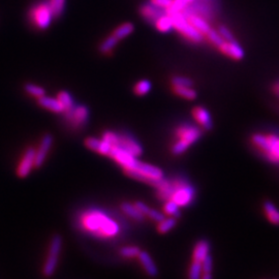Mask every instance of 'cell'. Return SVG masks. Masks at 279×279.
Returning a JSON list of instances; mask_svg holds the SVG:
<instances>
[{
	"mask_svg": "<svg viewBox=\"0 0 279 279\" xmlns=\"http://www.w3.org/2000/svg\"><path fill=\"white\" fill-rule=\"evenodd\" d=\"M251 142L269 162L279 165V135L255 133L251 137Z\"/></svg>",
	"mask_w": 279,
	"mask_h": 279,
	"instance_id": "2",
	"label": "cell"
},
{
	"mask_svg": "<svg viewBox=\"0 0 279 279\" xmlns=\"http://www.w3.org/2000/svg\"><path fill=\"white\" fill-rule=\"evenodd\" d=\"M186 18L189 21V23L204 35H206L207 32L211 29V26L208 23V21L198 15L190 14V15H187Z\"/></svg>",
	"mask_w": 279,
	"mask_h": 279,
	"instance_id": "19",
	"label": "cell"
},
{
	"mask_svg": "<svg viewBox=\"0 0 279 279\" xmlns=\"http://www.w3.org/2000/svg\"><path fill=\"white\" fill-rule=\"evenodd\" d=\"M140 252H141V250L136 246H125L120 249V254L126 258L137 257Z\"/></svg>",
	"mask_w": 279,
	"mask_h": 279,
	"instance_id": "36",
	"label": "cell"
},
{
	"mask_svg": "<svg viewBox=\"0 0 279 279\" xmlns=\"http://www.w3.org/2000/svg\"><path fill=\"white\" fill-rule=\"evenodd\" d=\"M121 209L127 216L136 222H143L145 218V215L138 210L135 205H132L130 203H123L121 205Z\"/></svg>",
	"mask_w": 279,
	"mask_h": 279,
	"instance_id": "22",
	"label": "cell"
},
{
	"mask_svg": "<svg viewBox=\"0 0 279 279\" xmlns=\"http://www.w3.org/2000/svg\"><path fill=\"white\" fill-rule=\"evenodd\" d=\"M218 49L221 50L222 53L225 55L235 59V60H241L244 57V50L242 47L235 41H225Z\"/></svg>",
	"mask_w": 279,
	"mask_h": 279,
	"instance_id": "14",
	"label": "cell"
},
{
	"mask_svg": "<svg viewBox=\"0 0 279 279\" xmlns=\"http://www.w3.org/2000/svg\"><path fill=\"white\" fill-rule=\"evenodd\" d=\"M155 28L162 32V33H168L170 31H172L174 29V25H173V20H172V16L169 14H165L163 16H161L154 23Z\"/></svg>",
	"mask_w": 279,
	"mask_h": 279,
	"instance_id": "21",
	"label": "cell"
},
{
	"mask_svg": "<svg viewBox=\"0 0 279 279\" xmlns=\"http://www.w3.org/2000/svg\"><path fill=\"white\" fill-rule=\"evenodd\" d=\"M209 249H210V247H209V243L207 241L205 240L200 241L193 249L192 260L203 262V260L209 254Z\"/></svg>",
	"mask_w": 279,
	"mask_h": 279,
	"instance_id": "24",
	"label": "cell"
},
{
	"mask_svg": "<svg viewBox=\"0 0 279 279\" xmlns=\"http://www.w3.org/2000/svg\"><path fill=\"white\" fill-rule=\"evenodd\" d=\"M217 30H218V32L221 33V35L224 37L225 41H233V39H235V37H234L232 31H231L228 27L222 25V26L218 27Z\"/></svg>",
	"mask_w": 279,
	"mask_h": 279,
	"instance_id": "41",
	"label": "cell"
},
{
	"mask_svg": "<svg viewBox=\"0 0 279 279\" xmlns=\"http://www.w3.org/2000/svg\"><path fill=\"white\" fill-rule=\"evenodd\" d=\"M24 88H25V91L28 94H30L31 96L36 97V98L45 95V93H46V91H45V89L43 87L34 85V84H26Z\"/></svg>",
	"mask_w": 279,
	"mask_h": 279,
	"instance_id": "34",
	"label": "cell"
},
{
	"mask_svg": "<svg viewBox=\"0 0 279 279\" xmlns=\"http://www.w3.org/2000/svg\"><path fill=\"white\" fill-rule=\"evenodd\" d=\"M147 216L150 217L152 221H154L156 223H160V222H162L165 218V215L162 212L153 210V209H150L148 214H147Z\"/></svg>",
	"mask_w": 279,
	"mask_h": 279,
	"instance_id": "43",
	"label": "cell"
},
{
	"mask_svg": "<svg viewBox=\"0 0 279 279\" xmlns=\"http://www.w3.org/2000/svg\"><path fill=\"white\" fill-rule=\"evenodd\" d=\"M201 134L202 132L200 128L193 125H188V124L181 125L176 130L177 140H181V141L186 142L189 146L197 141Z\"/></svg>",
	"mask_w": 279,
	"mask_h": 279,
	"instance_id": "10",
	"label": "cell"
},
{
	"mask_svg": "<svg viewBox=\"0 0 279 279\" xmlns=\"http://www.w3.org/2000/svg\"><path fill=\"white\" fill-rule=\"evenodd\" d=\"M134 205H135V207L138 209V210L141 211L145 216L148 214V212H149V210H150V208H149L146 204H144V203H142V202H136Z\"/></svg>",
	"mask_w": 279,
	"mask_h": 279,
	"instance_id": "44",
	"label": "cell"
},
{
	"mask_svg": "<svg viewBox=\"0 0 279 279\" xmlns=\"http://www.w3.org/2000/svg\"><path fill=\"white\" fill-rule=\"evenodd\" d=\"M264 211L266 213L267 218L273 225H279V210L275 207V205L269 201L264 204Z\"/></svg>",
	"mask_w": 279,
	"mask_h": 279,
	"instance_id": "23",
	"label": "cell"
},
{
	"mask_svg": "<svg viewBox=\"0 0 279 279\" xmlns=\"http://www.w3.org/2000/svg\"><path fill=\"white\" fill-rule=\"evenodd\" d=\"M37 104L42 108H44L50 112H53L55 114H63L64 113L63 106L61 105V103L59 102L58 98H53V97L43 95L37 98Z\"/></svg>",
	"mask_w": 279,
	"mask_h": 279,
	"instance_id": "17",
	"label": "cell"
},
{
	"mask_svg": "<svg viewBox=\"0 0 279 279\" xmlns=\"http://www.w3.org/2000/svg\"><path fill=\"white\" fill-rule=\"evenodd\" d=\"M164 212L167 215H170V216H174V217H179L180 216L179 206L172 200L166 201L165 206H164Z\"/></svg>",
	"mask_w": 279,
	"mask_h": 279,
	"instance_id": "30",
	"label": "cell"
},
{
	"mask_svg": "<svg viewBox=\"0 0 279 279\" xmlns=\"http://www.w3.org/2000/svg\"><path fill=\"white\" fill-rule=\"evenodd\" d=\"M203 272V267H202V262L198 261H192L190 268H189V273L188 276L192 279H197L198 277H201Z\"/></svg>",
	"mask_w": 279,
	"mask_h": 279,
	"instance_id": "35",
	"label": "cell"
},
{
	"mask_svg": "<svg viewBox=\"0 0 279 279\" xmlns=\"http://www.w3.org/2000/svg\"><path fill=\"white\" fill-rule=\"evenodd\" d=\"M174 92L183 98L194 99L196 97V92L190 86H173Z\"/></svg>",
	"mask_w": 279,
	"mask_h": 279,
	"instance_id": "27",
	"label": "cell"
},
{
	"mask_svg": "<svg viewBox=\"0 0 279 279\" xmlns=\"http://www.w3.org/2000/svg\"><path fill=\"white\" fill-rule=\"evenodd\" d=\"M206 36H207L209 42H210L211 44H213L214 46H216L217 48L225 42L224 37L221 35L218 30H215V29H212V28L207 32Z\"/></svg>",
	"mask_w": 279,
	"mask_h": 279,
	"instance_id": "33",
	"label": "cell"
},
{
	"mask_svg": "<svg viewBox=\"0 0 279 279\" xmlns=\"http://www.w3.org/2000/svg\"><path fill=\"white\" fill-rule=\"evenodd\" d=\"M102 138L104 140V141H106L107 143H109L110 145L115 146V145L118 144V141H119V133L108 130L103 134Z\"/></svg>",
	"mask_w": 279,
	"mask_h": 279,
	"instance_id": "38",
	"label": "cell"
},
{
	"mask_svg": "<svg viewBox=\"0 0 279 279\" xmlns=\"http://www.w3.org/2000/svg\"><path fill=\"white\" fill-rule=\"evenodd\" d=\"M57 98L59 99V102L63 106V109H64L63 114L71 112L75 108V102H74L72 95L69 94L67 91H60L57 95Z\"/></svg>",
	"mask_w": 279,
	"mask_h": 279,
	"instance_id": "25",
	"label": "cell"
},
{
	"mask_svg": "<svg viewBox=\"0 0 279 279\" xmlns=\"http://www.w3.org/2000/svg\"><path fill=\"white\" fill-rule=\"evenodd\" d=\"M118 42H119V39L115 35L112 34L102 43V45L99 46V51L103 54H108L117 46Z\"/></svg>",
	"mask_w": 279,
	"mask_h": 279,
	"instance_id": "28",
	"label": "cell"
},
{
	"mask_svg": "<svg viewBox=\"0 0 279 279\" xmlns=\"http://www.w3.org/2000/svg\"><path fill=\"white\" fill-rule=\"evenodd\" d=\"M67 120L73 124L74 127H82L89 120V110L86 106H75V108L65 114Z\"/></svg>",
	"mask_w": 279,
	"mask_h": 279,
	"instance_id": "9",
	"label": "cell"
},
{
	"mask_svg": "<svg viewBox=\"0 0 279 279\" xmlns=\"http://www.w3.org/2000/svg\"><path fill=\"white\" fill-rule=\"evenodd\" d=\"M109 156L113 161H115L119 166H121L124 171L130 170L137 161L133 155H131L129 152H127L126 150L117 145L112 146Z\"/></svg>",
	"mask_w": 279,
	"mask_h": 279,
	"instance_id": "8",
	"label": "cell"
},
{
	"mask_svg": "<svg viewBox=\"0 0 279 279\" xmlns=\"http://www.w3.org/2000/svg\"><path fill=\"white\" fill-rule=\"evenodd\" d=\"M175 226H176V218L175 217L164 218L162 222L158 223L157 231L162 234H166V233L170 232Z\"/></svg>",
	"mask_w": 279,
	"mask_h": 279,
	"instance_id": "31",
	"label": "cell"
},
{
	"mask_svg": "<svg viewBox=\"0 0 279 279\" xmlns=\"http://www.w3.org/2000/svg\"><path fill=\"white\" fill-rule=\"evenodd\" d=\"M53 135L51 133H46L44 134V136L42 137V141H41V144L38 146V149L35 150V162H34V168H41L47 156H48V153L53 145Z\"/></svg>",
	"mask_w": 279,
	"mask_h": 279,
	"instance_id": "11",
	"label": "cell"
},
{
	"mask_svg": "<svg viewBox=\"0 0 279 279\" xmlns=\"http://www.w3.org/2000/svg\"><path fill=\"white\" fill-rule=\"evenodd\" d=\"M79 225L87 233L99 238H114L120 233L119 224L99 210H88L79 217Z\"/></svg>",
	"mask_w": 279,
	"mask_h": 279,
	"instance_id": "1",
	"label": "cell"
},
{
	"mask_svg": "<svg viewBox=\"0 0 279 279\" xmlns=\"http://www.w3.org/2000/svg\"><path fill=\"white\" fill-rule=\"evenodd\" d=\"M62 248V238L60 235H54L51 243H50V249L49 253L47 256V260L45 262L44 268H43V273L45 276L50 277L52 276L57 268L59 255L61 252Z\"/></svg>",
	"mask_w": 279,
	"mask_h": 279,
	"instance_id": "6",
	"label": "cell"
},
{
	"mask_svg": "<svg viewBox=\"0 0 279 279\" xmlns=\"http://www.w3.org/2000/svg\"><path fill=\"white\" fill-rule=\"evenodd\" d=\"M117 146L123 148L124 150H126L127 152H129L134 157H136V156L142 154V147H141V145H140L132 136H130L128 134H124V133L119 134V141H118Z\"/></svg>",
	"mask_w": 279,
	"mask_h": 279,
	"instance_id": "13",
	"label": "cell"
},
{
	"mask_svg": "<svg viewBox=\"0 0 279 279\" xmlns=\"http://www.w3.org/2000/svg\"><path fill=\"white\" fill-rule=\"evenodd\" d=\"M54 18H59L65 8V0H48Z\"/></svg>",
	"mask_w": 279,
	"mask_h": 279,
	"instance_id": "29",
	"label": "cell"
},
{
	"mask_svg": "<svg viewBox=\"0 0 279 279\" xmlns=\"http://www.w3.org/2000/svg\"><path fill=\"white\" fill-rule=\"evenodd\" d=\"M274 91L276 92V94H277V95H279V83H277V84L275 85V87H274Z\"/></svg>",
	"mask_w": 279,
	"mask_h": 279,
	"instance_id": "45",
	"label": "cell"
},
{
	"mask_svg": "<svg viewBox=\"0 0 279 279\" xmlns=\"http://www.w3.org/2000/svg\"><path fill=\"white\" fill-rule=\"evenodd\" d=\"M129 177L140 180V181H144L147 183H150L154 185L158 180L164 178V174L161 169L149 165V164H144L136 161L134 166L130 170L124 171Z\"/></svg>",
	"mask_w": 279,
	"mask_h": 279,
	"instance_id": "3",
	"label": "cell"
},
{
	"mask_svg": "<svg viewBox=\"0 0 279 279\" xmlns=\"http://www.w3.org/2000/svg\"><path fill=\"white\" fill-rule=\"evenodd\" d=\"M84 144L88 149H90L96 153H99L102 155H107V156H109L111 149H112V145H110L109 143L104 141L103 138L98 140L96 137H87L85 140Z\"/></svg>",
	"mask_w": 279,
	"mask_h": 279,
	"instance_id": "16",
	"label": "cell"
},
{
	"mask_svg": "<svg viewBox=\"0 0 279 279\" xmlns=\"http://www.w3.org/2000/svg\"><path fill=\"white\" fill-rule=\"evenodd\" d=\"M34 162H35V149L34 148H28L18 168H17V175L19 178H26L30 172L32 171V169L34 168Z\"/></svg>",
	"mask_w": 279,
	"mask_h": 279,
	"instance_id": "12",
	"label": "cell"
},
{
	"mask_svg": "<svg viewBox=\"0 0 279 279\" xmlns=\"http://www.w3.org/2000/svg\"><path fill=\"white\" fill-rule=\"evenodd\" d=\"M202 267H203V274H211L212 271V258L210 255H207L203 262H202Z\"/></svg>",
	"mask_w": 279,
	"mask_h": 279,
	"instance_id": "40",
	"label": "cell"
},
{
	"mask_svg": "<svg viewBox=\"0 0 279 279\" xmlns=\"http://www.w3.org/2000/svg\"><path fill=\"white\" fill-rule=\"evenodd\" d=\"M175 191L172 195V201H174L179 207H185L189 205L194 197V189L186 181L182 179H175Z\"/></svg>",
	"mask_w": 279,
	"mask_h": 279,
	"instance_id": "7",
	"label": "cell"
},
{
	"mask_svg": "<svg viewBox=\"0 0 279 279\" xmlns=\"http://www.w3.org/2000/svg\"><path fill=\"white\" fill-rule=\"evenodd\" d=\"M133 30H134L133 24H131L129 22H126V23H123L120 26H118L114 30L113 35H115L120 41V39H123V38L127 37L128 35H130L133 32Z\"/></svg>",
	"mask_w": 279,
	"mask_h": 279,
	"instance_id": "26",
	"label": "cell"
},
{
	"mask_svg": "<svg viewBox=\"0 0 279 279\" xmlns=\"http://www.w3.org/2000/svg\"><path fill=\"white\" fill-rule=\"evenodd\" d=\"M188 147H189V145L186 142L181 141V140H177V141L172 146V152L175 155H179V154L184 153L188 149Z\"/></svg>",
	"mask_w": 279,
	"mask_h": 279,
	"instance_id": "37",
	"label": "cell"
},
{
	"mask_svg": "<svg viewBox=\"0 0 279 279\" xmlns=\"http://www.w3.org/2000/svg\"><path fill=\"white\" fill-rule=\"evenodd\" d=\"M140 12H141L142 17L149 23L154 24L155 21L163 15L167 14V11L161 8L155 7L154 5H152L151 3L145 4L140 9Z\"/></svg>",
	"mask_w": 279,
	"mask_h": 279,
	"instance_id": "15",
	"label": "cell"
},
{
	"mask_svg": "<svg viewBox=\"0 0 279 279\" xmlns=\"http://www.w3.org/2000/svg\"><path fill=\"white\" fill-rule=\"evenodd\" d=\"M29 18L37 28L47 29L54 18L49 2H43L32 7L29 12Z\"/></svg>",
	"mask_w": 279,
	"mask_h": 279,
	"instance_id": "5",
	"label": "cell"
},
{
	"mask_svg": "<svg viewBox=\"0 0 279 279\" xmlns=\"http://www.w3.org/2000/svg\"><path fill=\"white\" fill-rule=\"evenodd\" d=\"M192 114H193L195 121L205 129L209 130L213 127V122H212L211 116L205 108L196 107L193 109Z\"/></svg>",
	"mask_w": 279,
	"mask_h": 279,
	"instance_id": "18",
	"label": "cell"
},
{
	"mask_svg": "<svg viewBox=\"0 0 279 279\" xmlns=\"http://www.w3.org/2000/svg\"><path fill=\"white\" fill-rule=\"evenodd\" d=\"M173 20L174 29H176L179 33H181L185 38L192 43H201L204 39V34L201 33L197 29H195L187 20L186 16L182 13L171 15Z\"/></svg>",
	"mask_w": 279,
	"mask_h": 279,
	"instance_id": "4",
	"label": "cell"
},
{
	"mask_svg": "<svg viewBox=\"0 0 279 279\" xmlns=\"http://www.w3.org/2000/svg\"><path fill=\"white\" fill-rule=\"evenodd\" d=\"M150 90H151V83L148 80L140 81L134 86V92L140 96L146 95Z\"/></svg>",
	"mask_w": 279,
	"mask_h": 279,
	"instance_id": "32",
	"label": "cell"
},
{
	"mask_svg": "<svg viewBox=\"0 0 279 279\" xmlns=\"http://www.w3.org/2000/svg\"><path fill=\"white\" fill-rule=\"evenodd\" d=\"M172 84L173 86H190L192 85V81L188 78L181 77V76H176L172 79Z\"/></svg>",
	"mask_w": 279,
	"mask_h": 279,
	"instance_id": "39",
	"label": "cell"
},
{
	"mask_svg": "<svg viewBox=\"0 0 279 279\" xmlns=\"http://www.w3.org/2000/svg\"><path fill=\"white\" fill-rule=\"evenodd\" d=\"M137 257H138V261L141 262L143 268L145 269V271H146V273L148 275H150V276H156L157 275V273H158L157 268L155 267L151 256L147 252L141 251V252H140V254L137 255Z\"/></svg>",
	"mask_w": 279,
	"mask_h": 279,
	"instance_id": "20",
	"label": "cell"
},
{
	"mask_svg": "<svg viewBox=\"0 0 279 279\" xmlns=\"http://www.w3.org/2000/svg\"><path fill=\"white\" fill-rule=\"evenodd\" d=\"M150 3L157 8L167 10L173 3V0H150Z\"/></svg>",
	"mask_w": 279,
	"mask_h": 279,
	"instance_id": "42",
	"label": "cell"
}]
</instances>
